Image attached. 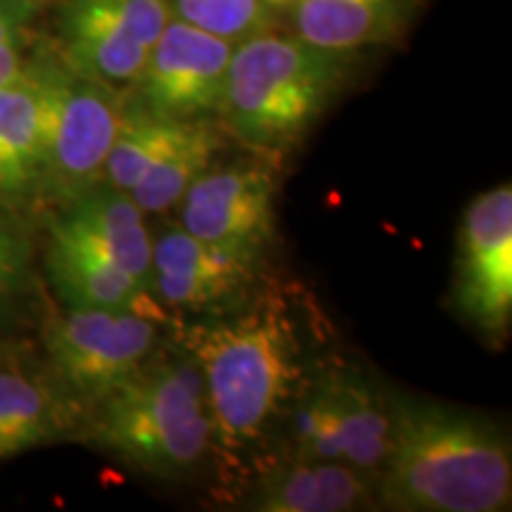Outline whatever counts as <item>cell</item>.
Returning a JSON list of instances; mask_svg holds the SVG:
<instances>
[{
	"label": "cell",
	"mask_w": 512,
	"mask_h": 512,
	"mask_svg": "<svg viewBox=\"0 0 512 512\" xmlns=\"http://www.w3.org/2000/svg\"><path fill=\"white\" fill-rule=\"evenodd\" d=\"M275 192L273 162L256 155L214 162L176 204L178 226L202 240L266 247L275 230Z\"/></svg>",
	"instance_id": "8fae6325"
},
{
	"label": "cell",
	"mask_w": 512,
	"mask_h": 512,
	"mask_svg": "<svg viewBox=\"0 0 512 512\" xmlns=\"http://www.w3.org/2000/svg\"><path fill=\"white\" fill-rule=\"evenodd\" d=\"M57 53L76 72L128 91L171 12L166 0H57Z\"/></svg>",
	"instance_id": "52a82bcc"
},
{
	"label": "cell",
	"mask_w": 512,
	"mask_h": 512,
	"mask_svg": "<svg viewBox=\"0 0 512 512\" xmlns=\"http://www.w3.org/2000/svg\"><path fill=\"white\" fill-rule=\"evenodd\" d=\"M453 302L486 339H503L512 318V185L482 192L458 228Z\"/></svg>",
	"instance_id": "ba28073f"
},
{
	"label": "cell",
	"mask_w": 512,
	"mask_h": 512,
	"mask_svg": "<svg viewBox=\"0 0 512 512\" xmlns=\"http://www.w3.org/2000/svg\"><path fill=\"white\" fill-rule=\"evenodd\" d=\"M86 413L83 439L152 477H188L216 448L202 373L185 349L157 351Z\"/></svg>",
	"instance_id": "277c9868"
},
{
	"label": "cell",
	"mask_w": 512,
	"mask_h": 512,
	"mask_svg": "<svg viewBox=\"0 0 512 512\" xmlns=\"http://www.w3.org/2000/svg\"><path fill=\"white\" fill-rule=\"evenodd\" d=\"M27 245L8 223L0 221V299L10 297L27 275Z\"/></svg>",
	"instance_id": "7402d4cb"
},
{
	"label": "cell",
	"mask_w": 512,
	"mask_h": 512,
	"mask_svg": "<svg viewBox=\"0 0 512 512\" xmlns=\"http://www.w3.org/2000/svg\"><path fill=\"white\" fill-rule=\"evenodd\" d=\"M55 228L124 268L150 292L152 287V233L143 209L124 190L100 185L81 200L60 209ZM152 294V292H150Z\"/></svg>",
	"instance_id": "2e32d148"
},
{
	"label": "cell",
	"mask_w": 512,
	"mask_h": 512,
	"mask_svg": "<svg viewBox=\"0 0 512 512\" xmlns=\"http://www.w3.org/2000/svg\"><path fill=\"white\" fill-rule=\"evenodd\" d=\"M50 88V138L41 204L57 211L105 185L107 157L117 136L126 91L76 72L55 48L36 50Z\"/></svg>",
	"instance_id": "5b68a950"
},
{
	"label": "cell",
	"mask_w": 512,
	"mask_h": 512,
	"mask_svg": "<svg viewBox=\"0 0 512 512\" xmlns=\"http://www.w3.org/2000/svg\"><path fill=\"white\" fill-rule=\"evenodd\" d=\"M41 8L36 0H0V46L29 43V29Z\"/></svg>",
	"instance_id": "603a6c76"
},
{
	"label": "cell",
	"mask_w": 512,
	"mask_h": 512,
	"mask_svg": "<svg viewBox=\"0 0 512 512\" xmlns=\"http://www.w3.org/2000/svg\"><path fill=\"white\" fill-rule=\"evenodd\" d=\"M46 266L55 292L72 309H131L159 316V302L124 268L50 223Z\"/></svg>",
	"instance_id": "e0dca14e"
},
{
	"label": "cell",
	"mask_w": 512,
	"mask_h": 512,
	"mask_svg": "<svg viewBox=\"0 0 512 512\" xmlns=\"http://www.w3.org/2000/svg\"><path fill=\"white\" fill-rule=\"evenodd\" d=\"M171 19L240 43L259 31L278 27V10L268 0H166Z\"/></svg>",
	"instance_id": "44dd1931"
},
{
	"label": "cell",
	"mask_w": 512,
	"mask_h": 512,
	"mask_svg": "<svg viewBox=\"0 0 512 512\" xmlns=\"http://www.w3.org/2000/svg\"><path fill=\"white\" fill-rule=\"evenodd\" d=\"M36 3H41V5H48V3H57V0H36Z\"/></svg>",
	"instance_id": "484cf974"
},
{
	"label": "cell",
	"mask_w": 512,
	"mask_h": 512,
	"mask_svg": "<svg viewBox=\"0 0 512 512\" xmlns=\"http://www.w3.org/2000/svg\"><path fill=\"white\" fill-rule=\"evenodd\" d=\"M392 448L377 472V505L401 512H503L512 503V448L489 415L392 392Z\"/></svg>",
	"instance_id": "7a4b0ae2"
},
{
	"label": "cell",
	"mask_w": 512,
	"mask_h": 512,
	"mask_svg": "<svg viewBox=\"0 0 512 512\" xmlns=\"http://www.w3.org/2000/svg\"><path fill=\"white\" fill-rule=\"evenodd\" d=\"M81 411L55 380L0 368V460L79 430Z\"/></svg>",
	"instance_id": "ac0fdd59"
},
{
	"label": "cell",
	"mask_w": 512,
	"mask_h": 512,
	"mask_svg": "<svg viewBox=\"0 0 512 512\" xmlns=\"http://www.w3.org/2000/svg\"><path fill=\"white\" fill-rule=\"evenodd\" d=\"M195 121L157 117L126 98L119 131L114 136L110 157H107L105 185L131 192L162 159L169 157L188 138Z\"/></svg>",
	"instance_id": "d6986e66"
},
{
	"label": "cell",
	"mask_w": 512,
	"mask_h": 512,
	"mask_svg": "<svg viewBox=\"0 0 512 512\" xmlns=\"http://www.w3.org/2000/svg\"><path fill=\"white\" fill-rule=\"evenodd\" d=\"M268 3H271V5H273V8L280 12V10H283V8H285V5H290V3H292V0H268Z\"/></svg>",
	"instance_id": "d4e9b609"
},
{
	"label": "cell",
	"mask_w": 512,
	"mask_h": 512,
	"mask_svg": "<svg viewBox=\"0 0 512 512\" xmlns=\"http://www.w3.org/2000/svg\"><path fill=\"white\" fill-rule=\"evenodd\" d=\"M311 392L323 406L339 463L366 472L382 470L392 448L394 399L368 370L330 363L309 377Z\"/></svg>",
	"instance_id": "7c38bea8"
},
{
	"label": "cell",
	"mask_w": 512,
	"mask_h": 512,
	"mask_svg": "<svg viewBox=\"0 0 512 512\" xmlns=\"http://www.w3.org/2000/svg\"><path fill=\"white\" fill-rule=\"evenodd\" d=\"M377 505V475L339 460H304L268 470L245 508L256 512H349Z\"/></svg>",
	"instance_id": "9a60e30c"
},
{
	"label": "cell",
	"mask_w": 512,
	"mask_h": 512,
	"mask_svg": "<svg viewBox=\"0 0 512 512\" xmlns=\"http://www.w3.org/2000/svg\"><path fill=\"white\" fill-rule=\"evenodd\" d=\"M351 53L311 46L278 27L235 43L214 119L221 133L273 162L304 143L351 79Z\"/></svg>",
	"instance_id": "3957f363"
},
{
	"label": "cell",
	"mask_w": 512,
	"mask_h": 512,
	"mask_svg": "<svg viewBox=\"0 0 512 512\" xmlns=\"http://www.w3.org/2000/svg\"><path fill=\"white\" fill-rule=\"evenodd\" d=\"M162 318L131 309H72L43 330L55 382L81 408L117 387L159 351Z\"/></svg>",
	"instance_id": "8992f818"
},
{
	"label": "cell",
	"mask_w": 512,
	"mask_h": 512,
	"mask_svg": "<svg viewBox=\"0 0 512 512\" xmlns=\"http://www.w3.org/2000/svg\"><path fill=\"white\" fill-rule=\"evenodd\" d=\"M195 325L183 349L200 368L216 448L238 456L273 432L309 382L304 320L283 290H266Z\"/></svg>",
	"instance_id": "6da1fadb"
},
{
	"label": "cell",
	"mask_w": 512,
	"mask_h": 512,
	"mask_svg": "<svg viewBox=\"0 0 512 512\" xmlns=\"http://www.w3.org/2000/svg\"><path fill=\"white\" fill-rule=\"evenodd\" d=\"M422 0H292L278 22L311 46L356 55L399 41Z\"/></svg>",
	"instance_id": "5bb4252c"
},
{
	"label": "cell",
	"mask_w": 512,
	"mask_h": 512,
	"mask_svg": "<svg viewBox=\"0 0 512 512\" xmlns=\"http://www.w3.org/2000/svg\"><path fill=\"white\" fill-rule=\"evenodd\" d=\"M223 133L211 119H197L188 138L162 159L128 195L143 214H162L181 202L185 190L200 178L219 157Z\"/></svg>",
	"instance_id": "ffe728a7"
},
{
	"label": "cell",
	"mask_w": 512,
	"mask_h": 512,
	"mask_svg": "<svg viewBox=\"0 0 512 512\" xmlns=\"http://www.w3.org/2000/svg\"><path fill=\"white\" fill-rule=\"evenodd\" d=\"M0 363H3V351H0Z\"/></svg>",
	"instance_id": "4316f807"
},
{
	"label": "cell",
	"mask_w": 512,
	"mask_h": 512,
	"mask_svg": "<svg viewBox=\"0 0 512 512\" xmlns=\"http://www.w3.org/2000/svg\"><path fill=\"white\" fill-rule=\"evenodd\" d=\"M235 43L171 19L152 48L136 83L133 105L166 119H214L226 86Z\"/></svg>",
	"instance_id": "9c48e42d"
},
{
	"label": "cell",
	"mask_w": 512,
	"mask_h": 512,
	"mask_svg": "<svg viewBox=\"0 0 512 512\" xmlns=\"http://www.w3.org/2000/svg\"><path fill=\"white\" fill-rule=\"evenodd\" d=\"M29 43H8L0 46V86H8L27 76L31 55H27Z\"/></svg>",
	"instance_id": "cb8c5ba5"
},
{
	"label": "cell",
	"mask_w": 512,
	"mask_h": 512,
	"mask_svg": "<svg viewBox=\"0 0 512 512\" xmlns=\"http://www.w3.org/2000/svg\"><path fill=\"white\" fill-rule=\"evenodd\" d=\"M266 247L211 242L178 226L152 235V297L169 309L221 311L252 292Z\"/></svg>",
	"instance_id": "30bf717a"
},
{
	"label": "cell",
	"mask_w": 512,
	"mask_h": 512,
	"mask_svg": "<svg viewBox=\"0 0 512 512\" xmlns=\"http://www.w3.org/2000/svg\"><path fill=\"white\" fill-rule=\"evenodd\" d=\"M50 114V88L34 53L27 76L0 86V204L5 207L41 204Z\"/></svg>",
	"instance_id": "4fadbf2b"
}]
</instances>
